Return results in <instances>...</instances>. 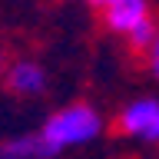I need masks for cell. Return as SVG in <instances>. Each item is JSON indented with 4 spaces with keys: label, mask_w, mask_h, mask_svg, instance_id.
I'll return each mask as SVG.
<instances>
[{
    "label": "cell",
    "mask_w": 159,
    "mask_h": 159,
    "mask_svg": "<svg viewBox=\"0 0 159 159\" xmlns=\"http://www.w3.org/2000/svg\"><path fill=\"white\" fill-rule=\"evenodd\" d=\"M89 3H93V7H96V10H106L109 3H113V0H89Z\"/></svg>",
    "instance_id": "cell-8"
},
{
    "label": "cell",
    "mask_w": 159,
    "mask_h": 159,
    "mask_svg": "<svg viewBox=\"0 0 159 159\" xmlns=\"http://www.w3.org/2000/svg\"><path fill=\"white\" fill-rule=\"evenodd\" d=\"M0 73H3V50H0Z\"/></svg>",
    "instance_id": "cell-9"
},
{
    "label": "cell",
    "mask_w": 159,
    "mask_h": 159,
    "mask_svg": "<svg viewBox=\"0 0 159 159\" xmlns=\"http://www.w3.org/2000/svg\"><path fill=\"white\" fill-rule=\"evenodd\" d=\"M156 33H159V27H156V20L149 17L146 23H143V27H136L126 40H129V47H133V50H139V53H149V47H152Z\"/></svg>",
    "instance_id": "cell-6"
},
{
    "label": "cell",
    "mask_w": 159,
    "mask_h": 159,
    "mask_svg": "<svg viewBox=\"0 0 159 159\" xmlns=\"http://www.w3.org/2000/svg\"><path fill=\"white\" fill-rule=\"evenodd\" d=\"M3 83H7V89L17 93V96H40V93L47 89V76H43V70H40L33 60L10 63V66L3 70Z\"/></svg>",
    "instance_id": "cell-4"
},
{
    "label": "cell",
    "mask_w": 159,
    "mask_h": 159,
    "mask_svg": "<svg viewBox=\"0 0 159 159\" xmlns=\"http://www.w3.org/2000/svg\"><path fill=\"white\" fill-rule=\"evenodd\" d=\"M119 133L126 136H143V139H159V103L156 99H139L129 103L119 116Z\"/></svg>",
    "instance_id": "cell-2"
},
{
    "label": "cell",
    "mask_w": 159,
    "mask_h": 159,
    "mask_svg": "<svg viewBox=\"0 0 159 159\" xmlns=\"http://www.w3.org/2000/svg\"><path fill=\"white\" fill-rule=\"evenodd\" d=\"M103 20L113 33H123L129 37L136 27H143L149 20V3L146 0H113L106 10H103Z\"/></svg>",
    "instance_id": "cell-3"
},
{
    "label": "cell",
    "mask_w": 159,
    "mask_h": 159,
    "mask_svg": "<svg viewBox=\"0 0 159 159\" xmlns=\"http://www.w3.org/2000/svg\"><path fill=\"white\" fill-rule=\"evenodd\" d=\"M99 133V116L89 106L76 103V106H66L53 113V116L43 123L40 129V143L47 149V156H57L60 149L76 146V143H89V139Z\"/></svg>",
    "instance_id": "cell-1"
},
{
    "label": "cell",
    "mask_w": 159,
    "mask_h": 159,
    "mask_svg": "<svg viewBox=\"0 0 159 159\" xmlns=\"http://www.w3.org/2000/svg\"><path fill=\"white\" fill-rule=\"evenodd\" d=\"M0 159H47L40 136H17L0 146Z\"/></svg>",
    "instance_id": "cell-5"
},
{
    "label": "cell",
    "mask_w": 159,
    "mask_h": 159,
    "mask_svg": "<svg viewBox=\"0 0 159 159\" xmlns=\"http://www.w3.org/2000/svg\"><path fill=\"white\" fill-rule=\"evenodd\" d=\"M146 63H149V73L159 80V33H156V40H152V47L146 53Z\"/></svg>",
    "instance_id": "cell-7"
}]
</instances>
